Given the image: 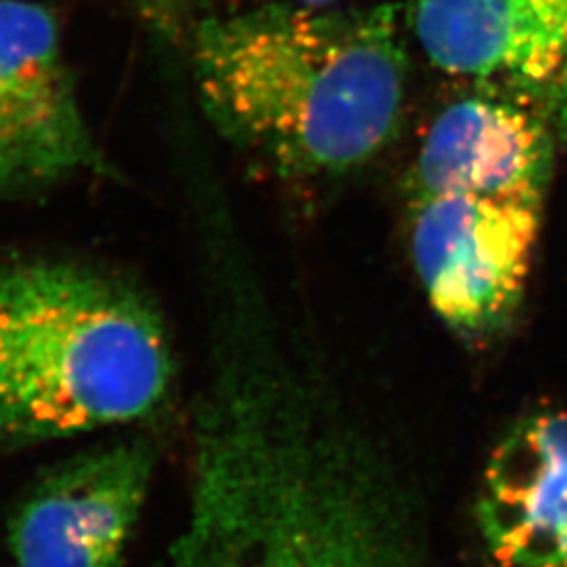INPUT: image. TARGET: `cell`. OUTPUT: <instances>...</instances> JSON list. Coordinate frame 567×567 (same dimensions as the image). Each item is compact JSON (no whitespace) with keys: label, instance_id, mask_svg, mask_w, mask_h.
<instances>
[{"label":"cell","instance_id":"4","mask_svg":"<svg viewBox=\"0 0 567 567\" xmlns=\"http://www.w3.org/2000/svg\"><path fill=\"white\" fill-rule=\"evenodd\" d=\"M545 196L446 189L410 196V255L429 305L465 341L505 330L526 292Z\"/></svg>","mask_w":567,"mask_h":567},{"label":"cell","instance_id":"5","mask_svg":"<svg viewBox=\"0 0 567 567\" xmlns=\"http://www.w3.org/2000/svg\"><path fill=\"white\" fill-rule=\"evenodd\" d=\"M97 161L55 13L0 0V189H42Z\"/></svg>","mask_w":567,"mask_h":567},{"label":"cell","instance_id":"7","mask_svg":"<svg viewBox=\"0 0 567 567\" xmlns=\"http://www.w3.org/2000/svg\"><path fill=\"white\" fill-rule=\"evenodd\" d=\"M477 522L498 566L567 567V412L508 429L487 461Z\"/></svg>","mask_w":567,"mask_h":567},{"label":"cell","instance_id":"2","mask_svg":"<svg viewBox=\"0 0 567 567\" xmlns=\"http://www.w3.org/2000/svg\"><path fill=\"white\" fill-rule=\"evenodd\" d=\"M204 112L229 142L292 177L341 175L393 142L404 42L393 4H261L208 18L194 39Z\"/></svg>","mask_w":567,"mask_h":567},{"label":"cell","instance_id":"9","mask_svg":"<svg viewBox=\"0 0 567 567\" xmlns=\"http://www.w3.org/2000/svg\"><path fill=\"white\" fill-rule=\"evenodd\" d=\"M550 171L547 124L511 91L486 89L440 112L421 143L408 192L547 196Z\"/></svg>","mask_w":567,"mask_h":567},{"label":"cell","instance_id":"6","mask_svg":"<svg viewBox=\"0 0 567 567\" xmlns=\"http://www.w3.org/2000/svg\"><path fill=\"white\" fill-rule=\"evenodd\" d=\"M152 466L143 442L89 450L55 466L11 519L16 567H118Z\"/></svg>","mask_w":567,"mask_h":567},{"label":"cell","instance_id":"3","mask_svg":"<svg viewBox=\"0 0 567 567\" xmlns=\"http://www.w3.org/2000/svg\"><path fill=\"white\" fill-rule=\"evenodd\" d=\"M163 320L93 267L0 271V437L51 440L140 421L171 386Z\"/></svg>","mask_w":567,"mask_h":567},{"label":"cell","instance_id":"1","mask_svg":"<svg viewBox=\"0 0 567 567\" xmlns=\"http://www.w3.org/2000/svg\"><path fill=\"white\" fill-rule=\"evenodd\" d=\"M210 374L171 567H423L395 477L328 398L246 337Z\"/></svg>","mask_w":567,"mask_h":567},{"label":"cell","instance_id":"10","mask_svg":"<svg viewBox=\"0 0 567 567\" xmlns=\"http://www.w3.org/2000/svg\"><path fill=\"white\" fill-rule=\"evenodd\" d=\"M547 91L550 93V105H553L555 121L559 124L561 133L567 137V60L564 68L559 70V74L555 76V81L550 82Z\"/></svg>","mask_w":567,"mask_h":567},{"label":"cell","instance_id":"8","mask_svg":"<svg viewBox=\"0 0 567 567\" xmlns=\"http://www.w3.org/2000/svg\"><path fill=\"white\" fill-rule=\"evenodd\" d=\"M426 58L494 89H548L567 60V0H416Z\"/></svg>","mask_w":567,"mask_h":567},{"label":"cell","instance_id":"11","mask_svg":"<svg viewBox=\"0 0 567 567\" xmlns=\"http://www.w3.org/2000/svg\"><path fill=\"white\" fill-rule=\"evenodd\" d=\"M303 4H311V7H320V4H328V2H334V0H301Z\"/></svg>","mask_w":567,"mask_h":567}]
</instances>
